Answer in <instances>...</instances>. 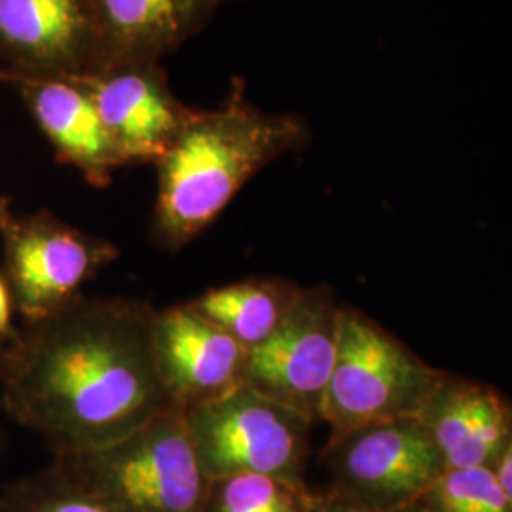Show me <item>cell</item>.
<instances>
[{
  "instance_id": "6da1fadb",
  "label": "cell",
  "mask_w": 512,
  "mask_h": 512,
  "mask_svg": "<svg viewBox=\"0 0 512 512\" xmlns=\"http://www.w3.org/2000/svg\"><path fill=\"white\" fill-rule=\"evenodd\" d=\"M156 308L78 296L2 349V406L54 456L109 446L171 408L152 342Z\"/></svg>"
},
{
  "instance_id": "7a4b0ae2",
  "label": "cell",
  "mask_w": 512,
  "mask_h": 512,
  "mask_svg": "<svg viewBox=\"0 0 512 512\" xmlns=\"http://www.w3.org/2000/svg\"><path fill=\"white\" fill-rule=\"evenodd\" d=\"M308 145L310 126L302 116L258 109L236 78L217 109L192 110L154 162V243L169 253L181 251L219 219L258 171Z\"/></svg>"
},
{
  "instance_id": "3957f363",
  "label": "cell",
  "mask_w": 512,
  "mask_h": 512,
  "mask_svg": "<svg viewBox=\"0 0 512 512\" xmlns=\"http://www.w3.org/2000/svg\"><path fill=\"white\" fill-rule=\"evenodd\" d=\"M54 463L120 512H207L211 480L181 408L109 446L54 456Z\"/></svg>"
},
{
  "instance_id": "277c9868",
  "label": "cell",
  "mask_w": 512,
  "mask_h": 512,
  "mask_svg": "<svg viewBox=\"0 0 512 512\" xmlns=\"http://www.w3.org/2000/svg\"><path fill=\"white\" fill-rule=\"evenodd\" d=\"M444 376L365 311L342 308L321 420L336 435L370 421L418 416Z\"/></svg>"
},
{
  "instance_id": "5b68a950",
  "label": "cell",
  "mask_w": 512,
  "mask_h": 512,
  "mask_svg": "<svg viewBox=\"0 0 512 512\" xmlns=\"http://www.w3.org/2000/svg\"><path fill=\"white\" fill-rule=\"evenodd\" d=\"M203 473H260L304 482L313 421L249 385L183 410Z\"/></svg>"
},
{
  "instance_id": "8992f818",
  "label": "cell",
  "mask_w": 512,
  "mask_h": 512,
  "mask_svg": "<svg viewBox=\"0 0 512 512\" xmlns=\"http://www.w3.org/2000/svg\"><path fill=\"white\" fill-rule=\"evenodd\" d=\"M0 238L2 274L23 323L69 306L120 255L109 239L88 234L46 209L14 215Z\"/></svg>"
},
{
  "instance_id": "52a82bcc",
  "label": "cell",
  "mask_w": 512,
  "mask_h": 512,
  "mask_svg": "<svg viewBox=\"0 0 512 512\" xmlns=\"http://www.w3.org/2000/svg\"><path fill=\"white\" fill-rule=\"evenodd\" d=\"M321 461L332 476L330 490L372 509L418 503L444 471L418 416L370 421L330 435Z\"/></svg>"
},
{
  "instance_id": "ba28073f",
  "label": "cell",
  "mask_w": 512,
  "mask_h": 512,
  "mask_svg": "<svg viewBox=\"0 0 512 512\" xmlns=\"http://www.w3.org/2000/svg\"><path fill=\"white\" fill-rule=\"evenodd\" d=\"M342 308L329 287L304 289L277 329L247 351L243 384L310 421L321 420Z\"/></svg>"
},
{
  "instance_id": "9c48e42d",
  "label": "cell",
  "mask_w": 512,
  "mask_h": 512,
  "mask_svg": "<svg viewBox=\"0 0 512 512\" xmlns=\"http://www.w3.org/2000/svg\"><path fill=\"white\" fill-rule=\"evenodd\" d=\"M122 164H154L192 114L160 63H124L76 76Z\"/></svg>"
},
{
  "instance_id": "30bf717a",
  "label": "cell",
  "mask_w": 512,
  "mask_h": 512,
  "mask_svg": "<svg viewBox=\"0 0 512 512\" xmlns=\"http://www.w3.org/2000/svg\"><path fill=\"white\" fill-rule=\"evenodd\" d=\"M97 69L92 0H0V74L80 76Z\"/></svg>"
},
{
  "instance_id": "8fae6325",
  "label": "cell",
  "mask_w": 512,
  "mask_h": 512,
  "mask_svg": "<svg viewBox=\"0 0 512 512\" xmlns=\"http://www.w3.org/2000/svg\"><path fill=\"white\" fill-rule=\"evenodd\" d=\"M152 342L162 384L181 410L243 385L247 351L188 302L156 310Z\"/></svg>"
},
{
  "instance_id": "7c38bea8",
  "label": "cell",
  "mask_w": 512,
  "mask_h": 512,
  "mask_svg": "<svg viewBox=\"0 0 512 512\" xmlns=\"http://www.w3.org/2000/svg\"><path fill=\"white\" fill-rule=\"evenodd\" d=\"M0 82L18 92L59 164L73 167L95 188L112 183L114 173L124 164L90 93L76 76L0 74Z\"/></svg>"
},
{
  "instance_id": "4fadbf2b",
  "label": "cell",
  "mask_w": 512,
  "mask_h": 512,
  "mask_svg": "<svg viewBox=\"0 0 512 512\" xmlns=\"http://www.w3.org/2000/svg\"><path fill=\"white\" fill-rule=\"evenodd\" d=\"M418 420L446 469L492 467L512 446L511 401L494 385L446 372Z\"/></svg>"
},
{
  "instance_id": "5bb4252c",
  "label": "cell",
  "mask_w": 512,
  "mask_h": 512,
  "mask_svg": "<svg viewBox=\"0 0 512 512\" xmlns=\"http://www.w3.org/2000/svg\"><path fill=\"white\" fill-rule=\"evenodd\" d=\"M226 2L92 0L99 69L124 63H160L165 55L202 33Z\"/></svg>"
},
{
  "instance_id": "9a60e30c",
  "label": "cell",
  "mask_w": 512,
  "mask_h": 512,
  "mask_svg": "<svg viewBox=\"0 0 512 512\" xmlns=\"http://www.w3.org/2000/svg\"><path fill=\"white\" fill-rule=\"evenodd\" d=\"M302 291L283 277H251L209 289L188 304L251 351L277 329Z\"/></svg>"
},
{
  "instance_id": "2e32d148",
  "label": "cell",
  "mask_w": 512,
  "mask_h": 512,
  "mask_svg": "<svg viewBox=\"0 0 512 512\" xmlns=\"http://www.w3.org/2000/svg\"><path fill=\"white\" fill-rule=\"evenodd\" d=\"M306 482L260 473L219 476L209 482L207 512H313Z\"/></svg>"
},
{
  "instance_id": "e0dca14e",
  "label": "cell",
  "mask_w": 512,
  "mask_h": 512,
  "mask_svg": "<svg viewBox=\"0 0 512 512\" xmlns=\"http://www.w3.org/2000/svg\"><path fill=\"white\" fill-rule=\"evenodd\" d=\"M0 512L120 511L52 463L40 473L8 484L0 492Z\"/></svg>"
},
{
  "instance_id": "ac0fdd59",
  "label": "cell",
  "mask_w": 512,
  "mask_h": 512,
  "mask_svg": "<svg viewBox=\"0 0 512 512\" xmlns=\"http://www.w3.org/2000/svg\"><path fill=\"white\" fill-rule=\"evenodd\" d=\"M418 503L425 512H512V499L501 492L490 467L446 469Z\"/></svg>"
},
{
  "instance_id": "d6986e66",
  "label": "cell",
  "mask_w": 512,
  "mask_h": 512,
  "mask_svg": "<svg viewBox=\"0 0 512 512\" xmlns=\"http://www.w3.org/2000/svg\"><path fill=\"white\" fill-rule=\"evenodd\" d=\"M313 512H425L420 503L401 507V509H372L351 501L346 495L329 490L325 494H315V511Z\"/></svg>"
},
{
  "instance_id": "ffe728a7",
  "label": "cell",
  "mask_w": 512,
  "mask_h": 512,
  "mask_svg": "<svg viewBox=\"0 0 512 512\" xmlns=\"http://www.w3.org/2000/svg\"><path fill=\"white\" fill-rule=\"evenodd\" d=\"M14 315H16V306H14V298L10 293L8 281L4 274L0 272V340H12L16 334L14 327Z\"/></svg>"
},
{
  "instance_id": "44dd1931",
  "label": "cell",
  "mask_w": 512,
  "mask_h": 512,
  "mask_svg": "<svg viewBox=\"0 0 512 512\" xmlns=\"http://www.w3.org/2000/svg\"><path fill=\"white\" fill-rule=\"evenodd\" d=\"M490 469L494 473L495 482L501 488V492L512 499V446H509L499 458L495 459V463Z\"/></svg>"
},
{
  "instance_id": "7402d4cb",
  "label": "cell",
  "mask_w": 512,
  "mask_h": 512,
  "mask_svg": "<svg viewBox=\"0 0 512 512\" xmlns=\"http://www.w3.org/2000/svg\"><path fill=\"white\" fill-rule=\"evenodd\" d=\"M12 217H14V213H12V207H10V200L0 194V234L6 228V224L12 220Z\"/></svg>"
},
{
  "instance_id": "603a6c76",
  "label": "cell",
  "mask_w": 512,
  "mask_h": 512,
  "mask_svg": "<svg viewBox=\"0 0 512 512\" xmlns=\"http://www.w3.org/2000/svg\"><path fill=\"white\" fill-rule=\"evenodd\" d=\"M0 359H2V349H0Z\"/></svg>"
}]
</instances>
